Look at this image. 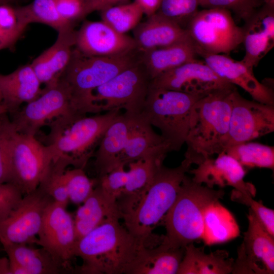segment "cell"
Listing matches in <instances>:
<instances>
[{
  "mask_svg": "<svg viewBox=\"0 0 274 274\" xmlns=\"http://www.w3.org/2000/svg\"><path fill=\"white\" fill-rule=\"evenodd\" d=\"M57 10L65 21L73 24L81 19L84 0H54Z\"/></svg>",
  "mask_w": 274,
  "mask_h": 274,
  "instance_id": "45",
  "label": "cell"
},
{
  "mask_svg": "<svg viewBox=\"0 0 274 274\" xmlns=\"http://www.w3.org/2000/svg\"><path fill=\"white\" fill-rule=\"evenodd\" d=\"M41 83L30 64L18 67L7 75H0V91L8 112L14 113L23 104L38 97L42 91Z\"/></svg>",
  "mask_w": 274,
  "mask_h": 274,
  "instance_id": "26",
  "label": "cell"
},
{
  "mask_svg": "<svg viewBox=\"0 0 274 274\" xmlns=\"http://www.w3.org/2000/svg\"><path fill=\"white\" fill-rule=\"evenodd\" d=\"M185 29L198 55H228L242 43L243 30L229 10L208 8L198 10Z\"/></svg>",
  "mask_w": 274,
  "mask_h": 274,
  "instance_id": "8",
  "label": "cell"
},
{
  "mask_svg": "<svg viewBox=\"0 0 274 274\" xmlns=\"http://www.w3.org/2000/svg\"><path fill=\"white\" fill-rule=\"evenodd\" d=\"M265 0H200L204 9L221 8L233 13L244 22L260 7Z\"/></svg>",
  "mask_w": 274,
  "mask_h": 274,
  "instance_id": "41",
  "label": "cell"
},
{
  "mask_svg": "<svg viewBox=\"0 0 274 274\" xmlns=\"http://www.w3.org/2000/svg\"><path fill=\"white\" fill-rule=\"evenodd\" d=\"M139 115L120 113L107 129L94 154L98 178L122 165L120 156Z\"/></svg>",
  "mask_w": 274,
  "mask_h": 274,
  "instance_id": "21",
  "label": "cell"
},
{
  "mask_svg": "<svg viewBox=\"0 0 274 274\" xmlns=\"http://www.w3.org/2000/svg\"><path fill=\"white\" fill-rule=\"evenodd\" d=\"M13 114L11 120L16 130L35 136L42 127L57 118L83 115L74 109L70 88L60 78L46 85L38 97Z\"/></svg>",
  "mask_w": 274,
  "mask_h": 274,
  "instance_id": "10",
  "label": "cell"
},
{
  "mask_svg": "<svg viewBox=\"0 0 274 274\" xmlns=\"http://www.w3.org/2000/svg\"><path fill=\"white\" fill-rule=\"evenodd\" d=\"M127 178L124 166L119 165L98 178L97 183L108 196L117 201L123 193Z\"/></svg>",
  "mask_w": 274,
  "mask_h": 274,
  "instance_id": "43",
  "label": "cell"
},
{
  "mask_svg": "<svg viewBox=\"0 0 274 274\" xmlns=\"http://www.w3.org/2000/svg\"><path fill=\"white\" fill-rule=\"evenodd\" d=\"M200 0H162L156 12L185 29L189 20L198 11Z\"/></svg>",
  "mask_w": 274,
  "mask_h": 274,
  "instance_id": "40",
  "label": "cell"
},
{
  "mask_svg": "<svg viewBox=\"0 0 274 274\" xmlns=\"http://www.w3.org/2000/svg\"><path fill=\"white\" fill-rule=\"evenodd\" d=\"M170 151L168 143L141 114L121 155L120 163L125 166L140 159L164 160Z\"/></svg>",
  "mask_w": 274,
  "mask_h": 274,
  "instance_id": "22",
  "label": "cell"
},
{
  "mask_svg": "<svg viewBox=\"0 0 274 274\" xmlns=\"http://www.w3.org/2000/svg\"><path fill=\"white\" fill-rule=\"evenodd\" d=\"M53 199L40 186L24 195L17 206L0 220V242L37 245L45 210Z\"/></svg>",
  "mask_w": 274,
  "mask_h": 274,
  "instance_id": "12",
  "label": "cell"
},
{
  "mask_svg": "<svg viewBox=\"0 0 274 274\" xmlns=\"http://www.w3.org/2000/svg\"><path fill=\"white\" fill-rule=\"evenodd\" d=\"M0 274H11L8 258H0Z\"/></svg>",
  "mask_w": 274,
  "mask_h": 274,
  "instance_id": "49",
  "label": "cell"
},
{
  "mask_svg": "<svg viewBox=\"0 0 274 274\" xmlns=\"http://www.w3.org/2000/svg\"><path fill=\"white\" fill-rule=\"evenodd\" d=\"M141 51L132 50L111 56H89L73 48L70 61L60 77L68 86L73 106L80 114H98L92 92L123 71L137 64Z\"/></svg>",
  "mask_w": 274,
  "mask_h": 274,
  "instance_id": "4",
  "label": "cell"
},
{
  "mask_svg": "<svg viewBox=\"0 0 274 274\" xmlns=\"http://www.w3.org/2000/svg\"><path fill=\"white\" fill-rule=\"evenodd\" d=\"M2 102H3V97H2V93L0 91V104H2Z\"/></svg>",
  "mask_w": 274,
  "mask_h": 274,
  "instance_id": "51",
  "label": "cell"
},
{
  "mask_svg": "<svg viewBox=\"0 0 274 274\" xmlns=\"http://www.w3.org/2000/svg\"><path fill=\"white\" fill-rule=\"evenodd\" d=\"M27 27L19 18L16 8L0 5L1 50L14 46Z\"/></svg>",
  "mask_w": 274,
  "mask_h": 274,
  "instance_id": "38",
  "label": "cell"
},
{
  "mask_svg": "<svg viewBox=\"0 0 274 274\" xmlns=\"http://www.w3.org/2000/svg\"><path fill=\"white\" fill-rule=\"evenodd\" d=\"M8 113V110L7 107L3 103L0 104V115Z\"/></svg>",
  "mask_w": 274,
  "mask_h": 274,
  "instance_id": "50",
  "label": "cell"
},
{
  "mask_svg": "<svg viewBox=\"0 0 274 274\" xmlns=\"http://www.w3.org/2000/svg\"><path fill=\"white\" fill-rule=\"evenodd\" d=\"M150 85L200 96L235 86L218 76L203 60L197 58L152 79Z\"/></svg>",
  "mask_w": 274,
  "mask_h": 274,
  "instance_id": "16",
  "label": "cell"
},
{
  "mask_svg": "<svg viewBox=\"0 0 274 274\" xmlns=\"http://www.w3.org/2000/svg\"><path fill=\"white\" fill-rule=\"evenodd\" d=\"M151 81L140 61L94 89L93 104L100 112L124 109L126 113L140 115L143 110Z\"/></svg>",
  "mask_w": 274,
  "mask_h": 274,
  "instance_id": "9",
  "label": "cell"
},
{
  "mask_svg": "<svg viewBox=\"0 0 274 274\" xmlns=\"http://www.w3.org/2000/svg\"><path fill=\"white\" fill-rule=\"evenodd\" d=\"M63 177L69 201L75 204L83 203L90 194L96 181L90 179L83 168L65 169Z\"/></svg>",
  "mask_w": 274,
  "mask_h": 274,
  "instance_id": "39",
  "label": "cell"
},
{
  "mask_svg": "<svg viewBox=\"0 0 274 274\" xmlns=\"http://www.w3.org/2000/svg\"><path fill=\"white\" fill-rule=\"evenodd\" d=\"M8 258L21 265L28 274H56L67 271L44 248L26 244H3Z\"/></svg>",
  "mask_w": 274,
  "mask_h": 274,
  "instance_id": "30",
  "label": "cell"
},
{
  "mask_svg": "<svg viewBox=\"0 0 274 274\" xmlns=\"http://www.w3.org/2000/svg\"><path fill=\"white\" fill-rule=\"evenodd\" d=\"M235 89V86L212 92L194 104L182 163L191 167L224 152L229 127L232 93Z\"/></svg>",
  "mask_w": 274,
  "mask_h": 274,
  "instance_id": "2",
  "label": "cell"
},
{
  "mask_svg": "<svg viewBox=\"0 0 274 274\" xmlns=\"http://www.w3.org/2000/svg\"><path fill=\"white\" fill-rule=\"evenodd\" d=\"M53 161L46 145L35 135L16 131L12 149V180L23 195L35 190Z\"/></svg>",
  "mask_w": 274,
  "mask_h": 274,
  "instance_id": "11",
  "label": "cell"
},
{
  "mask_svg": "<svg viewBox=\"0 0 274 274\" xmlns=\"http://www.w3.org/2000/svg\"><path fill=\"white\" fill-rule=\"evenodd\" d=\"M239 232L238 225L233 216L219 200L213 202L206 208L201 238L206 245L226 242L236 238Z\"/></svg>",
  "mask_w": 274,
  "mask_h": 274,
  "instance_id": "31",
  "label": "cell"
},
{
  "mask_svg": "<svg viewBox=\"0 0 274 274\" xmlns=\"http://www.w3.org/2000/svg\"><path fill=\"white\" fill-rule=\"evenodd\" d=\"M202 97L150 85L141 114L160 130L171 151H179L185 143L192 108Z\"/></svg>",
  "mask_w": 274,
  "mask_h": 274,
  "instance_id": "7",
  "label": "cell"
},
{
  "mask_svg": "<svg viewBox=\"0 0 274 274\" xmlns=\"http://www.w3.org/2000/svg\"><path fill=\"white\" fill-rule=\"evenodd\" d=\"M0 50H1V49H0Z\"/></svg>",
  "mask_w": 274,
  "mask_h": 274,
  "instance_id": "53",
  "label": "cell"
},
{
  "mask_svg": "<svg viewBox=\"0 0 274 274\" xmlns=\"http://www.w3.org/2000/svg\"><path fill=\"white\" fill-rule=\"evenodd\" d=\"M248 227L244 233L232 273L273 274L274 237L265 229L249 209Z\"/></svg>",
  "mask_w": 274,
  "mask_h": 274,
  "instance_id": "15",
  "label": "cell"
},
{
  "mask_svg": "<svg viewBox=\"0 0 274 274\" xmlns=\"http://www.w3.org/2000/svg\"><path fill=\"white\" fill-rule=\"evenodd\" d=\"M23 194L14 184H0V220L7 217L21 200Z\"/></svg>",
  "mask_w": 274,
  "mask_h": 274,
  "instance_id": "44",
  "label": "cell"
},
{
  "mask_svg": "<svg viewBox=\"0 0 274 274\" xmlns=\"http://www.w3.org/2000/svg\"><path fill=\"white\" fill-rule=\"evenodd\" d=\"M122 218L117 201L108 196L97 183L74 218L77 241L111 220Z\"/></svg>",
  "mask_w": 274,
  "mask_h": 274,
  "instance_id": "24",
  "label": "cell"
},
{
  "mask_svg": "<svg viewBox=\"0 0 274 274\" xmlns=\"http://www.w3.org/2000/svg\"><path fill=\"white\" fill-rule=\"evenodd\" d=\"M216 158L210 157L188 170L195 182L213 188L214 186L223 188L231 186L234 189L252 197L256 188L250 183L244 181L245 168L232 156L223 152Z\"/></svg>",
  "mask_w": 274,
  "mask_h": 274,
  "instance_id": "19",
  "label": "cell"
},
{
  "mask_svg": "<svg viewBox=\"0 0 274 274\" xmlns=\"http://www.w3.org/2000/svg\"><path fill=\"white\" fill-rule=\"evenodd\" d=\"M7 113L0 115V184L11 183L12 149L17 131Z\"/></svg>",
  "mask_w": 274,
  "mask_h": 274,
  "instance_id": "37",
  "label": "cell"
},
{
  "mask_svg": "<svg viewBox=\"0 0 274 274\" xmlns=\"http://www.w3.org/2000/svg\"><path fill=\"white\" fill-rule=\"evenodd\" d=\"M224 152L232 156L245 168L259 167L273 170V146L250 141L229 147Z\"/></svg>",
  "mask_w": 274,
  "mask_h": 274,
  "instance_id": "34",
  "label": "cell"
},
{
  "mask_svg": "<svg viewBox=\"0 0 274 274\" xmlns=\"http://www.w3.org/2000/svg\"><path fill=\"white\" fill-rule=\"evenodd\" d=\"M234 260L223 250L206 254L193 243L185 247L177 274H229L232 273Z\"/></svg>",
  "mask_w": 274,
  "mask_h": 274,
  "instance_id": "29",
  "label": "cell"
},
{
  "mask_svg": "<svg viewBox=\"0 0 274 274\" xmlns=\"http://www.w3.org/2000/svg\"><path fill=\"white\" fill-rule=\"evenodd\" d=\"M184 252L185 248H168L161 243L147 247L132 274H176Z\"/></svg>",
  "mask_w": 274,
  "mask_h": 274,
  "instance_id": "32",
  "label": "cell"
},
{
  "mask_svg": "<svg viewBox=\"0 0 274 274\" xmlns=\"http://www.w3.org/2000/svg\"><path fill=\"white\" fill-rule=\"evenodd\" d=\"M133 39L141 51L161 48L189 36L186 30L174 21L156 13L133 29Z\"/></svg>",
  "mask_w": 274,
  "mask_h": 274,
  "instance_id": "25",
  "label": "cell"
},
{
  "mask_svg": "<svg viewBox=\"0 0 274 274\" xmlns=\"http://www.w3.org/2000/svg\"><path fill=\"white\" fill-rule=\"evenodd\" d=\"M144 13L135 1L114 6L101 11V20L116 31L125 34L140 22Z\"/></svg>",
  "mask_w": 274,
  "mask_h": 274,
  "instance_id": "35",
  "label": "cell"
},
{
  "mask_svg": "<svg viewBox=\"0 0 274 274\" xmlns=\"http://www.w3.org/2000/svg\"><path fill=\"white\" fill-rule=\"evenodd\" d=\"M9 260L11 274H28L27 271L19 263L13 260Z\"/></svg>",
  "mask_w": 274,
  "mask_h": 274,
  "instance_id": "48",
  "label": "cell"
},
{
  "mask_svg": "<svg viewBox=\"0 0 274 274\" xmlns=\"http://www.w3.org/2000/svg\"><path fill=\"white\" fill-rule=\"evenodd\" d=\"M244 22L245 54L241 61L253 68L274 46V0H265Z\"/></svg>",
  "mask_w": 274,
  "mask_h": 274,
  "instance_id": "18",
  "label": "cell"
},
{
  "mask_svg": "<svg viewBox=\"0 0 274 274\" xmlns=\"http://www.w3.org/2000/svg\"><path fill=\"white\" fill-rule=\"evenodd\" d=\"M54 201L47 207L38 234L37 245L46 250L68 271L77 242L72 216Z\"/></svg>",
  "mask_w": 274,
  "mask_h": 274,
  "instance_id": "14",
  "label": "cell"
},
{
  "mask_svg": "<svg viewBox=\"0 0 274 274\" xmlns=\"http://www.w3.org/2000/svg\"><path fill=\"white\" fill-rule=\"evenodd\" d=\"M147 244L112 219L78 241L74 256L82 260V273L132 274Z\"/></svg>",
  "mask_w": 274,
  "mask_h": 274,
  "instance_id": "1",
  "label": "cell"
},
{
  "mask_svg": "<svg viewBox=\"0 0 274 274\" xmlns=\"http://www.w3.org/2000/svg\"><path fill=\"white\" fill-rule=\"evenodd\" d=\"M69 165L68 163L63 159L53 161L47 174L39 186L53 201L66 207L69 198L63 172Z\"/></svg>",
  "mask_w": 274,
  "mask_h": 274,
  "instance_id": "36",
  "label": "cell"
},
{
  "mask_svg": "<svg viewBox=\"0 0 274 274\" xmlns=\"http://www.w3.org/2000/svg\"><path fill=\"white\" fill-rule=\"evenodd\" d=\"M190 169L183 163L174 168L161 164L146 192L122 218L126 228L148 243L152 231L175 200L182 182Z\"/></svg>",
  "mask_w": 274,
  "mask_h": 274,
  "instance_id": "6",
  "label": "cell"
},
{
  "mask_svg": "<svg viewBox=\"0 0 274 274\" xmlns=\"http://www.w3.org/2000/svg\"><path fill=\"white\" fill-rule=\"evenodd\" d=\"M198 56L195 46L188 37L168 46L141 51L140 62L146 69L152 80L197 58Z\"/></svg>",
  "mask_w": 274,
  "mask_h": 274,
  "instance_id": "27",
  "label": "cell"
},
{
  "mask_svg": "<svg viewBox=\"0 0 274 274\" xmlns=\"http://www.w3.org/2000/svg\"><path fill=\"white\" fill-rule=\"evenodd\" d=\"M162 159L148 158L129 163L127 180L121 196L117 200L124 214L131 210L151 185Z\"/></svg>",
  "mask_w": 274,
  "mask_h": 274,
  "instance_id": "28",
  "label": "cell"
},
{
  "mask_svg": "<svg viewBox=\"0 0 274 274\" xmlns=\"http://www.w3.org/2000/svg\"><path fill=\"white\" fill-rule=\"evenodd\" d=\"M58 33L54 44L30 63L41 84L46 86L59 80L68 65L75 45L76 30L73 28Z\"/></svg>",
  "mask_w": 274,
  "mask_h": 274,
  "instance_id": "23",
  "label": "cell"
},
{
  "mask_svg": "<svg viewBox=\"0 0 274 274\" xmlns=\"http://www.w3.org/2000/svg\"><path fill=\"white\" fill-rule=\"evenodd\" d=\"M224 194L223 190L203 186L186 175L175 201L163 219L166 234L161 244L168 248H185L201 239L204 211Z\"/></svg>",
  "mask_w": 274,
  "mask_h": 274,
  "instance_id": "5",
  "label": "cell"
},
{
  "mask_svg": "<svg viewBox=\"0 0 274 274\" xmlns=\"http://www.w3.org/2000/svg\"><path fill=\"white\" fill-rule=\"evenodd\" d=\"M22 22L28 26L32 23L47 25L58 32L73 28L72 23L59 14L54 0H33L28 5L16 8Z\"/></svg>",
  "mask_w": 274,
  "mask_h": 274,
  "instance_id": "33",
  "label": "cell"
},
{
  "mask_svg": "<svg viewBox=\"0 0 274 274\" xmlns=\"http://www.w3.org/2000/svg\"><path fill=\"white\" fill-rule=\"evenodd\" d=\"M74 47L94 56L117 55L138 49L133 38L116 31L102 20L84 22L76 31Z\"/></svg>",
  "mask_w": 274,
  "mask_h": 274,
  "instance_id": "17",
  "label": "cell"
},
{
  "mask_svg": "<svg viewBox=\"0 0 274 274\" xmlns=\"http://www.w3.org/2000/svg\"><path fill=\"white\" fill-rule=\"evenodd\" d=\"M6 0H0V5L1 4H4V2L6 1Z\"/></svg>",
  "mask_w": 274,
  "mask_h": 274,
  "instance_id": "52",
  "label": "cell"
},
{
  "mask_svg": "<svg viewBox=\"0 0 274 274\" xmlns=\"http://www.w3.org/2000/svg\"><path fill=\"white\" fill-rule=\"evenodd\" d=\"M206 63L222 79L237 85L247 92L253 99L263 104L274 105L271 85L260 82L254 76L253 68L241 60L223 54H209L201 57Z\"/></svg>",
  "mask_w": 274,
  "mask_h": 274,
  "instance_id": "20",
  "label": "cell"
},
{
  "mask_svg": "<svg viewBox=\"0 0 274 274\" xmlns=\"http://www.w3.org/2000/svg\"><path fill=\"white\" fill-rule=\"evenodd\" d=\"M124 0H84L81 19L95 11H101Z\"/></svg>",
  "mask_w": 274,
  "mask_h": 274,
  "instance_id": "46",
  "label": "cell"
},
{
  "mask_svg": "<svg viewBox=\"0 0 274 274\" xmlns=\"http://www.w3.org/2000/svg\"><path fill=\"white\" fill-rule=\"evenodd\" d=\"M231 199L234 201L243 203L249 207L256 216L265 229L274 237V211L263 205L261 201L253 199V197L233 189L231 192Z\"/></svg>",
  "mask_w": 274,
  "mask_h": 274,
  "instance_id": "42",
  "label": "cell"
},
{
  "mask_svg": "<svg viewBox=\"0 0 274 274\" xmlns=\"http://www.w3.org/2000/svg\"><path fill=\"white\" fill-rule=\"evenodd\" d=\"M231 102L224 151L231 146L252 141L274 131V105L247 99L236 88L232 92Z\"/></svg>",
  "mask_w": 274,
  "mask_h": 274,
  "instance_id": "13",
  "label": "cell"
},
{
  "mask_svg": "<svg viewBox=\"0 0 274 274\" xmlns=\"http://www.w3.org/2000/svg\"><path fill=\"white\" fill-rule=\"evenodd\" d=\"M120 113L115 109L91 116H63L50 121L46 145L53 161L61 159L84 169L107 129Z\"/></svg>",
  "mask_w": 274,
  "mask_h": 274,
  "instance_id": "3",
  "label": "cell"
},
{
  "mask_svg": "<svg viewBox=\"0 0 274 274\" xmlns=\"http://www.w3.org/2000/svg\"><path fill=\"white\" fill-rule=\"evenodd\" d=\"M134 1L139 5L144 14L149 17L158 11L162 0H134Z\"/></svg>",
  "mask_w": 274,
  "mask_h": 274,
  "instance_id": "47",
  "label": "cell"
}]
</instances>
